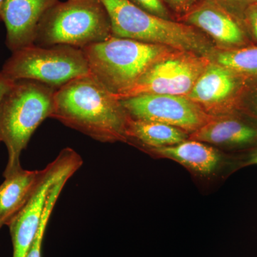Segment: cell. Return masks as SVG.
<instances>
[{
    "mask_svg": "<svg viewBox=\"0 0 257 257\" xmlns=\"http://www.w3.org/2000/svg\"><path fill=\"white\" fill-rule=\"evenodd\" d=\"M51 118L101 143H126L130 116L90 74L56 89Z\"/></svg>",
    "mask_w": 257,
    "mask_h": 257,
    "instance_id": "1",
    "label": "cell"
},
{
    "mask_svg": "<svg viewBox=\"0 0 257 257\" xmlns=\"http://www.w3.org/2000/svg\"><path fill=\"white\" fill-rule=\"evenodd\" d=\"M56 88L37 81L12 83L0 101V138L8 153L4 177L23 168L20 157L32 135L54 108Z\"/></svg>",
    "mask_w": 257,
    "mask_h": 257,
    "instance_id": "2",
    "label": "cell"
},
{
    "mask_svg": "<svg viewBox=\"0 0 257 257\" xmlns=\"http://www.w3.org/2000/svg\"><path fill=\"white\" fill-rule=\"evenodd\" d=\"M109 15L114 37L156 44L211 57L212 44L197 29L160 18L130 0H100Z\"/></svg>",
    "mask_w": 257,
    "mask_h": 257,
    "instance_id": "3",
    "label": "cell"
},
{
    "mask_svg": "<svg viewBox=\"0 0 257 257\" xmlns=\"http://www.w3.org/2000/svg\"><path fill=\"white\" fill-rule=\"evenodd\" d=\"M82 50L91 75L106 90L119 95L133 87L150 66L174 49L112 36Z\"/></svg>",
    "mask_w": 257,
    "mask_h": 257,
    "instance_id": "4",
    "label": "cell"
},
{
    "mask_svg": "<svg viewBox=\"0 0 257 257\" xmlns=\"http://www.w3.org/2000/svg\"><path fill=\"white\" fill-rule=\"evenodd\" d=\"M110 20L100 0L57 2L42 18L34 45L78 48L112 37Z\"/></svg>",
    "mask_w": 257,
    "mask_h": 257,
    "instance_id": "5",
    "label": "cell"
},
{
    "mask_svg": "<svg viewBox=\"0 0 257 257\" xmlns=\"http://www.w3.org/2000/svg\"><path fill=\"white\" fill-rule=\"evenodd\" d=\"M0 73L12 82L29 79L56 89L90 74L82 49L67 45L23 47L13 52Z\"/></svg>",
    "mask_w": 257,
    "mask_h": 257,
    "instance_id": "6",
    "label": "cell"
},
{
    "mask_svg": "<svg viewBox=\"0 0 257 257\" xmlns=\"http://www.w3.org/2000/svg\"><path fill=\"white\" fill-rule=\"evenodd\" d=\"M211 62L207 56L171 51L150 66L126 92L114 96L119 100L145 94L187 96Z\"/></svg>",
    "mask_w": 257,
    "mask_h": 257,
    "instance_id": "7",
    "label": "cell"
},
{
    "mask_svg": "<svg viewBox=\"0 0 257 257\" xmlns=\"http://www.w3.org/2000/svg\"><path fill=\"white\" fill-rule=\"evenodd\" d=\"M120 101L133 119L170 125L187 133H194L215 117L185 96L145 94Z\"/></svg>",
    "mask_w": 257,
    "mask_h": 257,
    "instance_id": "8",
    "label": "cell"
},
{
    "mask_svg": "<svg viewBox=\"0 0 257 257\" xmlns=\"http://www.w3.org/2000/svg\"><path fill=\"white\" fill-rule=\"evenodd\" d=\"M250 86L239 74L211 61L187 96L208 114L222 116L239 111Z\"/></svg>",
    "mask_w": 257,
    "mask_h": 257,
    "instance_id": "9",
    "label": "cell"
},
{
    "mask_svg": "<svg viewBox=\"0 0 257 257\" xmlns=\"http://www.w3.org/2000/svg\"><path fill=\"white\" fill-rule=\"evenodd\" d=\"M183 20L209 35L219 44L220 50L252 45L241 20L216 0H202L184 15Z\"/></svg>",
    "mask_w": 257,
    "mask_h": 257,
    "instance_id": "10",
    "label": "cell"
},
{
    "mask_svg": "<svg viewBox=\"0 0 257 257\" xmlns=\"http://www.w3.org/2000/svg\"><path fill=\"white\" fill-rule=\"evenodd\" d=\"M189 139L243 152L257 143V120L239 111L215 116Z\"/></svg>",
    "mask_w": 257,
    "mask_h": 257,
    "instance_id": "11",
    "label": "cell"
},
{
    "mask_svg": "<svg viewBox=\"0 0 257 257\" xmlns=\"http://www.w3.org/2000/svg\"><path fill=\"white\" fill-rule=\"evenodd\" d=\"M58 0H5L3 21L12 52L34 45L42 18Z\"/></svg>",
    "mask_w": 257,
    "mask_h": 257,
    "instance_id": "12",
    "label": "cell"
},
{
    "mask_svg": "<svg viewBox=\"0 0 257 257\" xmlns=\"http://www.w3.org/2000/svg\"><path fill=\"white\" fill-rule=\"evenodd\" d=\"M42 170L20 169L5 177L0 185V229L8 226L31 199Z\"/></svg>",
    "mask_w": 257,
    "mask_h": 257,
    "instance_id": "13",
    "label": "cell"
},
{
    "mask_svg": "<svg viewBox=\"0 0 257 257\" xmlns=\"http://www.w3.org/2000/svg\"><path fill=\"white\" fill-rule=\"evenodd\" d=\"M156 156L170 159L199 175L207 176L217 170L222 157L215 149L197 140H185L173 146L150 149Z\"/></svg>",
    "mask_w": 257,
    "mask_h": 257,
    "instance_id": "14",
    "label": "cell"
},
{
    "mask_svg": "<svg viewBox=\"0 0 257 257\" xmlns=\"http://www.w3.org/2000/svg\"><path fill=\"white\" fill-rule=\"evenodd\" d=\"M127 142L134 141L147 149L170 147L188 140V133L170 125L128 118L126 124Z\"/></svg>",
    "mask_w": 257,
    "mask_h": 257,
    "instance_id": "15",
    "label": "cell"
},
{
    "mask_svg": "<svg viewBox=\"0 0 257 257\" xmlns=\"http://www.w3.org/2000/svg\"><path fill=\"white\" fill-rule=\"evenodd\" d=\"M211 60L239 74L250 85H257V46L215 51Z\"/></svg>",
    "mask_w": 257,
    "mask_h": 257,
    "instance_id": "16",
    "label": "cell"
},
{
    "mask_svg": "<svg viewBox=\"0 0 257 257\" xmlns=\"http://www.w3.org/2000/svg\"><path fill=\"white\" fill-rule=\"evenodd\" d=\"M71 177L72 176H64L59 179L51 188L48 196H47L46 203H45L40 228H39L36 236L27 253L26 257H42V241H43L44 235L46 231L51 214L55 208L56 202L60 197L62 189Z\"/></svg>",
    "mask_w": 257,
    "mask_h": 257,
    "instance_id": "17",
    "label": "cell"
},
{
    "mask_svg": "<svg viewBox=\"0 0 257 257\" xmlns=\"http://www.w3.org/2000/svg\"><path fill=\"white\" fill-rule=\"evenodd\" d=\"M130 1L150 14L167 19V20H172L170 10L162 0H130Z\"/></svg>",
    "mask_w": 257,
    "mask_h": 257,
    "instance_id": "18",
    "label": "cell"
},
{
    "mask_svg": "<svg viewBox=\"0 0 257 257\" xmlns=\"http://www.w3.org/2000/svg\"><path fill=\"white\" fill-rule=\"evenodd\" d=\"M239 111L257 120V85L248 88L240 101Z\"/></svg>",
    "mask_w": 257,
    "mask_h": 257,
    "instance_id": "19",
    "label": "cell"
},
{
    "mask_svg": "<svg viewBox=\"0 0 257 257\" xmlns=\"http://www.w3.org/2000/svg\"><path fill=\"white\" fill-rule=\"evenodd\" d=\"M241 22L250 40L257 43V2L244 10Z\"/></svg>",
    "mask_w": 257,
    "mask_h": 257,
    "instance_id": "20",
    "label": "cell"
},
{
    "mask_svg": "<svg viewBox=\"0 0 257 257\" xmlns=\"http://www.w3.org/2000/svg\"><path fill=\"white\" fill-rule=\"evenodd\" d=\"M252 165H257V143L248 150L243 151L241 155L231 162L233 170Z\"/></svg>",
    "mask_w": 257,
    "mask_h": 257,
    "instance_id": "21",
    "label": "cell"
},
{
    "mask_svg": "<svg viewBox=\"0 0 257 257\" xmlns=\"http://www.w3.org/2000/svg\"><path fill=\"white\" fill-rule=\"evenodd\" d=\"M216 1L241 21L244 10L250 5L257 2V0H216Z\"/></svg>",
    "mask_w": 257,
    "mask_h": 257,
    "instance_id": "22",
    "label": "cell"
},
{
    "mask_svg": "<svg viewBox=\"0 0 257 257\" xmlns=\"http://www.w3.org/2000/svg\"><path fill=\"white\" fill-rule=\"evenodd\" d=\"M166 6L179 15H185L202 0H162Z\"/></svg>",
    "mask_w": 257,
    "mask_h": 257,
    "instance_id": "23",
    "label": "cell"
},
{
    "mask_svg": "<svg viewBox=\"0 0 257 257\" xmlns=\"http://www.w3.org/2000/svg\"><path fill=\"white\" fill-rule=\"evenodd\" d=\"M12 81L8 80L5 78L4 76L0 73V101H1L2 98L6 91L8 90V88L11 85ZM2 143L1 138H0V143Z\"/></svg>",
    "mask_w": 257,
    "mask_h": 257,
    "instance_id": "24",
    "label": "cell"
},
{
    "mask_svg": "<svg viewBox=\"0 0 257 257\" xmlns=\"http://www.w3.org/2000/svg\"><path fill=\"white\" fill-rule=\"evenodd\" d=\"M5 0H0V21H3V10Z\"/></svg>",
    "mask_w": 257,
    "mask_h": 257,
    "instance_id": "25",
    "label": "cell"
}]
</instances>
